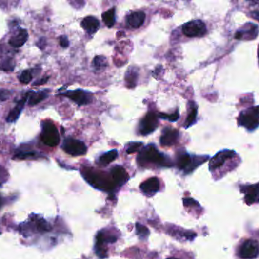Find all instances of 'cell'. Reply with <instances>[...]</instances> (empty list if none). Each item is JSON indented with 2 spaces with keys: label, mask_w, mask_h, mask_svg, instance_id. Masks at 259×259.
Returning <instances> with one entry per match:
<instances>
[{
  "label": "cell",
  "mask_w": 259,
  "mask_h": 259,
  "mask_svg": "<svg viewBox=\"0 0 259 259\" xmlns=\"http://www.w3.org/2000/svg\"><path fill=\"white\" fill-rule=\"evenodd\" d=\"M83 176L86 181L98 189L109 191L113 188V183H111L103 173L86 168L83 171Z\"/></svg>",
  "instance_id": "cell-3"
},
{
  "label": "cell",
  "mask_w": 259,
  "mask_h": 259,
  "mask_svg": "<svg viewBox=\"0 0 259 259\" xmlns=\"http://www.w3.org/2000/svg\"><path fill=\"white\" fill-rule=\"evenodd\" d=\"M27 97H28V93L26 94L24 98L21 99V100L18 102L17 105L11 110L9 115L7 117V122L12 123V122H16L19 119V116L21 114L23 109H24V104H25Z\"/></svg>",
  "instance_id": "cell-19"
},
{
  "label": "cell",
  "mask_w": 259,
  "mask_h": 259,
  "mask_svg": "<svg viewBox=\"0 0 259 259\" xmlns=\"http://www.w3.org/2000/svg\"><path fill=\"white\" fill-rule=\"evenodd\" d=\"M81 27L89 34H95L100 27V22L97 18L88 16L83 19L81 22Z\"/></svg>",
  "instance_id": "cell-20"
},
{
  "label": "cell",
  "mask_w": 259,
  "mask_h": 259,
  "mask_svg": "<svg viewBox=\"0 0 259 259\" xmlns=\"http://www.w3.org/2000/svg\"><path fill=\"white\" fill-rule=\"evenodd\" d=\"M237 123L249 131L257 129L259 126V106L242 111L237 118Z\"/></svg>",
  "instance_id": "cell-2"
},
{
  "label": "cell",
  "mask_w": 259,
  "mask_h": 259,
  "mask_svg": "<svg viewBox=\"0 0 259 259\" xmlns=\"http://www.w3.org/2000/svg\"><path fill=\"white\" fill-rule=\"evenodd\" d=\"M146 19V14L143 12H131L129 14V16L127 18V24L131 26L133 28H139L143 24Z\"/></svg>",
  "instance_id": "cell-18"
},
{
  "label": "cell",
  "mask_w": 259,
  "mask_h": 259,
  "mask_svg": "<svg viewBox=\"0 0 259 259\" xmlns=\"http://www.w3.org/2000/svg\"><path fill=\"white\" fill-rule=\"evenodd\" d=\"M11 95L12 92L10 91L0 88V101H5L10 97Z\"/></svg>",
  "instance_id": "cell-34"
},
{
  "label": "cell",
  "mask_w": 259,
  "mask_h": 259,
  "mask_svg": "<svg viewBox=\"0 0 259 259\" xmlns=\"http://www.w3.org/2000/svg\"><path fill=\"white\" fill-rule=\"evenodd\" d=\"M138 161L141 166H144L146 164H155L161 166H171L169 159L158 151L153 144H149L142 148L138 154Z\"/></svg>",
  "instance_id": "cell-1"
},
{
  "label": "cell",
  "mask_w": 259,
  "mask_h": 259,
  "mask_svg": "<svg viewBox=\"0 0 259 259\" xmlns=\"http://www.w3.org/2000/svg\"><path fill=\"white\" fill-rule=\"evenodd\" d=\"M238 256L242 259H253L259 256V243L253 239L242 241L238 250Z\"/></svg>",
  "instance_id": "cell-6"
},
{
  "label": "cell",
  "mask_w": 259,
  "mask_h": 259,
  "mask_svg": "<svg viewBox=\"0 0 259 259\" xmlns=\"http://www.w3.org/2000/svg\"><path fill=\"white\" fill-rule=\"evenodd\" d=\"M138 78V72L136 69L131 68L127 70L125 75V81L129 88H134L137 85Z\"/></svg>",
  "instance_id": "cell-25"
},
{
  "label": "cell",
  "mask_w": 259,
  "mask_h": 259,
  "mask_svg": "<svg viewBox=\"0 0 259 259\" xmlns=\"http://www.w3.org/2000/svg\"><path fill=\"white\" fill-rule=\"evenodd\" d=\"M176 259V258H168V259Z\"/></svg>",
  "instance_id": "cell-40"
},
{
  "label": "cell",
  "mask_w": 259,
  "mask_h": 259,
  "mask_svg": "<svg viewBox=\"0 0 259 259\" xmlns=\"http://www.w3.org/2000/svg\"><path fill=\"white\" fill-rule=\"evenodd\" d=\"M36 153L33 151H29V150H19L16 153V155L14 158H18V159H27V158H34L36 157Z\"/></svg>",
  "instance_id": "cell-28"
},
{
  "label": "cell",
  "mask_w": 259,
  "mask_h": 259,
  "mask_svg": "<svg viewBox=\"0 0 259 259\" xmlns=\"http://www.w3.org/2000/svg\"><path fill=\"white\" fill-rule=\"evenodd\" d=\"M158 117L163 119H167V120L170 121V122H176L179 119V111L176 110L175 113L171 114L160 113V114H159Z\"/></svg>",
  "instance_id": "cell-31"
},
{
  "label": "cell",
  "mask_w": 259,
  "mask_h": 259,
  "mask_svg": "<svg viewBox=\"0 0 259 259\" xmlns=\"http://www.w3.org/2000/svg\"><path fill=\"white\" fill-rule=\"evenodd\" d=\"M206 32V26L201 20L190 21L183 26V33L189 38L202 37Z\"/></svg>",
  "instance_id": "cell-8"
},
{
  "label": "cell",
  "mask_w": 259,
  "mask_h": 259,
  "mask_svg": "<svg viewBox=\"0 0 259 259\" xmlns=\"http://www.w3.org/2000/svg\"><path fill=\"white\" fill-rule=\"evenodd\" d=\"M102 18L107 27H113L115 22V8H112V9L103 12Z\"/></svg>",
  "instance_id": "cell-26"
},
{
  "label": "cell",
  "mask_w": 259,
  "mask_h": 259,
  "mask_svg": "<svg viewBox=\"0 0 259 259\" xmlns=\"http://www.w3.org/2000/svg\"><path fill=\"white\" fill-rule=\"evenodd\" d=\"M136 231H137V234L140 239H146L149 235V231L146 228L145 226L142 225L140 224H136Z\"/></svg>",
  "instance_id": "cell-30"
},
{
  "label": "cell",
  "mask_w": 259,
  "mask_h": 259,
  "mask_svg": "<svg viewBox=\"0 0 259 259\" xmlns=\"http://www.w3.org/2000/svg\"><path fill=\"white\" fill-rule=\"evenodd\" d=\"M237 156L235 151L230 150H224L218 153L212 158L209 163V169L211 171H215L216 169H220L225 165L226 163L234 159Z\"/></svg>",
  "instance_id": "cell-9"
},
{
  "label": "cell",
  "mask_w": 259,
  "mask_h": 259,
  "mask_svg": "<svg viewBox=\"0 0 259 259\" xmlns=\"http://www.w3.org/2000/svg\"><path fill=\"white\" fill-rule=\"evenodd\" d=\"M61 147L67 154L72 156H81L86 154L87 151V148L83 141L71 137L64 139Z\"/></svg>",
  "instance_id": "cell-7"
},
{
  "label": "cell",
  "mask_w": 259,
  "mask_h": 259,
  "mask_svg": "<svg viewBox=\"0 0 259 259\" xmlns=\"http://www.w3.org/2000/svg\"><path fill=\"white\" fill-rule=\"evenodd\" d=\"M111 176L114 184L121 187L128 180L129 176L124 168L120 166H115L111 169Z\"/></svg>",
  "instance_id": "cell-16"
},
{
  "label": "cell",
  "mask_w": 259,
  "mask_h": 259,
  "mask_svg": "<svg viewBox=\"0 0 259 259\" xmlns=\"http://www.w3.org/2000/svg\"><path fill=\"white\" fill-rule=\"evenodd\" d=\"M15 68V63L13 60L10 58L3 60L2 63H0V70L4 71H12Z\"/></svg>",
  "instance_id": "cell-29"
},
{
  "label": "cell",
  "mask_w": 259,
  "mask_h": 259,
  "mask_svg": "<svg viewBox=\"0 0 259 259\" xmlns=\"http://www.w3.org/2000/svg\"><path fill=\"white\" fill-rule=\"evenodd\" d=\"M140 189L144 194L153 195L160 189V182L157 177H152L140 185Z\"/></svg>",
  "instance_id": "cell-17"
},
{
  "label": "cell",
  "mask_w": 259,
  "mask_h": 259,
  "mask_svg": "<svg viewBox=\"0 0 259 259\" xmlns=\"http://www.w3.org/2000/svg\"><path fill=\"white\" fill-rule=\"evenodd\" d=\"M259 32V27L252 22H249L236 32L235 38L240 41H252L256 39Z\"/></svg>",
  "instance_id": "cell-12"
},
{
  "label": "cell",
  "mask_w": 259,
  "mask_h": 259,
  "mask_svg": "<svg viewBox=\"0 0 259 259\" xmlns=\"http://www.w3.org/2000/svg\"><path fill=\"white\" fill-rule=\"evenodd\" d=\"M28 39V33L25 29H20V31L9 40V43L12 47L19 48L22 47Z\"/></svg>",
  "instance_id": "cell-21"
},
{
  "label": "cell",
  "mask_w": 259,
  "mask_h": 259,
  "mask_svg": "<svg viewBox=\"0 0 259 259\" xmlns=\"http://www.w3.org/2000/svg\"><path fill=\"white\" fill-rule=\"evenodd\" d=\"M197 113H198V107L196 105L195 103H191V107H190V113H189L188 117L186 118V122H185V128L188 129L191 125L195 123L197 121Z\"/></svg>",
  "instance_id": "cell-24"
},
{
  "label": "cell",
  "mask_w": 259,
  "mask_h": 259,
  "mask_svg": "<svg viewBox=\"0 0 259 259\" xmlns=\"http://www.w3.org/2000/svg\"><path fill=\"white\" fill-rule=\"evenodd\" d=\"M142 142H131L128 144L127 147V154H133V153L137 152L140 149V147L142 146Z\"/></svg>",
  "instance_id": "cell-33"
},
{
  "label": "cell",
  "mask_w": 259,
  "mask_h": 259,
  "mask_svg": "<svg viewBox=\"0 0 259 259\" xmlns=\"http://www.w3.org/2000/svg\"><path fill=\"white\" fill-rule=\"evenodd\" d=\"M32 78V74H31V71H29V70H24V71L21 73V75H20V77H19V80H20L21 83L27 85V84H29L31 82Z\"/></svg>",
  "instance_id": "cell-32"
},
{
  "label": "cell",
  "mask_w": 259,
  "mask_h": 259,
  "mask_svg": "<svg viewBox=\"0 0 259 259\" xmlns=\"http://www.w3.org/2000/svg\"><path fill=\"white\" fill-rule=\"evenodd\" d=\"M97 242H96L95 249L97 256L100 258L106 257L107 250L105 245L108 243H113L116 242L117 238L115 235L105 234L102 231L98 233L97 235Z\"/></svg>",
  "instance_id": "cell-11"
},
{
  "label": "cell",
  "mask_w": 259,
  "mask_h": 259,
  "mask_svg": "<svg viewBox=\"0 0 259 259\" xmlns=\"http://www.w3.org/2000/svg\"><path fill=\"white\" fill-rule=\"evenodd\" d=\"M179 139V132L171 128L163 129L162 134L160 137V143L163 147H170L176 144Z\"/></svg>",
  "instance_id": "cell-15"
},
{
  "label": "cell",
  "mask_w": 259,
  "mask_h": 259,
  "mask_svg": "<svg viewBox=\"0 0 259 259\" xmlns=\"http://www.w3.org/2000/svg\"><path fill=\"white\" fill-rule=\"evenodd\" d=\"M61 95L73 100L79 106L86 105V104L91 103L92 100H93V96H92L91 93L86 92V91L80 90V89L68 91L65 93L61 94Z\"/></svg>",
  "instance_id": "cell-13"
},
{
  "label": "cell",
  "mask_w": 259,
  "mask_h": 259,
  "mask_svg": "<svg viewBox=\"0 0 259 259\" xmlns=\"http://www.w3.org/2000/svg\"><path fill=\"white\" fill-rule=\"evenodd\" d=\"M158 116L153 112H149L139 122V132L142 136H147L157 129L159 122Z\"/></svg>",
  "instance_id": "cell-10"
},
{
  "label": "cell",
  "mask_w": 259,
  "mask_h": 259,
  "mask_svg": "<svg viewBox=\"0 0 259 259\" xmlns=\"http://www.w3.org/2000/svg\"><path fill=\"white\" fill-rule=\"evenodd\" d=\"M48 92L46 91L28 92V104L30 106L37 105L40 102L47 97Z\"/></svg>",
  "instance_id": "cell-22"
},
{
  "label": "cell",
  "mask_w": 259,
  "mask_h": 259,
  "mask_svg": "<svg viewBox=\"0 0 259 259\" xmlns=\"http://www.w3.org/2000/svg\"><path fill=\"white\" fill-rule=\"evenodd\" d=\"M118 155L119 154H118L117 150H112L109 152L105 153L99 158V165L101 166H107L112 161H115L117 158Z\"/></svg>",
  "instance_id": "cell-23"
},
{
  "label": "cell",
  "mask_w": 259,
  "mask_h": 259,
  "mask_svg": "<svg viewBox=\"0 0 259 259\" xmlns=\"http://www.w3.org/2000/svg\"><path fill=\"white\" fill-rule=\"evenodd\" d=\"M241 192L245 195V202L247 205L257 204L259 202V183L254 185L243 186L241 187Z\"/></svg>",
  "instance_id": "cell-14"
},
{
  "label": "cell",
  "mask_w": 259,
  "mask_h": 259,
  "mask_svg": "<svg viewBox=\"0 0 259 259\" xmlns=\"http://www.w3.org/2000/svg\"><path fill=\"white\" fill-rule=\"evenodd\" d=\"M253 17L259 21V12H253Z\"/></svg>",
  "instance_id": "cell-37"
},
{
  "label": "cell",
  "mask_w": 259,
  "mask_h": 259,
  "mask_svg": "<svg viewBox=\"0 0 259 259\" xmlns=\"http://www.w3.org/2000/svg\"><path fill=\"white\" fill-rule=\"evenodd\" d=\"M60 45L64 48L68 47V45H69V41H68V38L65 36L60 37Z\"/></svg>",
  "instance_id": "cell-35"
},
{
  "label": "cell",
  "mask_w": 259,
  "mask_h": 259,
  "mask_svg": "<svg viewBox=\"0 0 259 259\" xmlns=\"http://www.w3.org/2000/svg\"><path fill=\"white\" fill-rule=\"evenodd\" d=\"M2 198H1V197H0V208H1V206H2Z\"/></svg>",
  "instance_id": "cell-39"
},
{
  "label": "cell",
  "mask_w": 259,
  "mask_h": 259,
  "mask_svg": "<svg viewBox=\"0 0 259 259\" xmlns=\"http://www.w3.org/2000/svg\"><path fill=\"white\" fill-rule=\"evenodd\" d=\"M40 139L43 144L49 147H56L59 144L60 141V133L53 122L50 121L42 122Z\"/></svg>",
  "instance_id": "cell-4"
},
{
  "label": "cell",
  "mask_w": 259,
  "mask_h": 259,
  "mask_svg": "<svg viewBox=\"0 0 259 259\" xmlns=\"http://www.w3.org/2000/svg\"><path fill=\"white\" fill-rule=\"evenodd\" d=\"M258 59H259V44L258 46Z\"/></svg>",
  "instance_id": "cell-38"
},
{
  "label": "cell",
  "mask_w": 259,
  "mask_h": 259,
  "mask_svg": "<svg viewBox=\"0 0 259 259\" xmlns=\"http://www.w3.org/2000/svg\"><path fill=\"white\" fill-rule=\"evenodd\" d=\"M107 59L103 56H97L94 58V60L93 61V66L95 69L96 70H103L107 66Z\"/></svg>",
  "instance_id": "cell-27"
},
{
  "label": "cell",
  "mask_w": 259,
  "mask_h": 259,
  "mask_svg": "<svg viewBox=\"0 0 259 259\" xmlns=\"http://www.w3.org/2000/svg\"><path fill=\"white\" fill-rule=\"evenodd\" d=\"M48 79H49V77H45V78H41L40 81L34 82V85H37V86H39V85H43V84L46 83V81H48Z\"/></svg>",
  "instance_id": "cell-36"
},
{
  "label": "cell",
  "mask_w": 259,
  "mask_h": 259,
  "mask_svg": "<svg viewBox=\"0 0 259 259\" xmlns=\"http://www.w3.org/2000/svg\"><path fill=\"white\" fill-rule=\"evenodd\" d=\"M207 157L191 156L187 153H182L178 158V166L179 169L184 170L186 173L193 171L201 163L206 161Z\"/></svg>",
  "instance_id": "cell-5"
}]
</instances>
